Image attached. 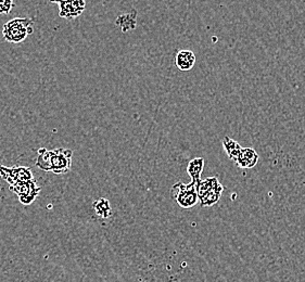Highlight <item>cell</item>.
Here are the masks:
<instances>
[{
    "label": "cell",
    "instance_id": "obj_1",
    "mask_svg": "<svg viewBox=\"0 0 305 282\" xmlns=\"http://www.w3.org/2000/svg\"><path fill=\"white\" fill-rule=\"evenodd\" d=\"M73 152L70 149L47 150L42 148L38 150L36 166L45 172H52L56 175L69 173L72 167Z\"/></svg>",
    "mask_w": 305,
    "mask_h": 282
},
{
    "label": "cell",
    "instance_id": "obj_2",
    "mask_svg": "<svg viewBox=\"0 0 305 282\" xmlns=\"http://www.w3.org/2000/svg\"><path fill=\"white\" fill-rule=\"evenodd\" d=\"M34 33V22L32 18L15 17L8 21L3 28L4 38L12 44H20Z\"/></svg>",
    "mask_w": 305,
    "mask_h": 282
},
{
    "label": "cell",
    "instance_id": "obj_3",
    "mask_svg": "<svg viewBox=\"0 0 305 282\" xmlns=\"http://www.w3.org/2000/svg\"><path fill=\"white\" fill-rule=\"evenodd\" d=\"M196 187L201 208L214 205L221 200L224 191V186L217 179V177H209L204 180L201 179V181Z\"/></svg>",
    "mask_w": 305,
    "mask_h": 282
},
{
    "label": "cell",
    "instance_id": "obj_4",
    "mask_svg": "<svg viewBox=\"0 0 305 282\" xmlns=\"http://www.w3.org/2000/svg\"><path fill=\"white\" fill-rule=\"evenodd\" d=\"M171 198H173L178 205L183 209H192L199 202L197 187L195 182L175 183L170 190Z\"/></svg>",
    "mask_w": 305,
    "mask_h": 282
},
{
    "label": "cell",
    "instance_id": "obj_5",
    "mask_svg": "<svg viewBox=\"0 0 305 282\" xmlns=\"http://www.w3.org/2000/svg\"><path fill=\"white\" fill-rule=\"evenodd\" d=\"M10 189L12 192L16 194L18 197V200H20L24 205H30V204H32L37 198L38 193L41 192V187L38 186L35 179L15 183L13 186H10Z\"/></svg>",
    "mask_w": 305,
    "mask_h": 282
},
{
    "label": "cell",
    "instance_id": "obj_6",
    "mask_svg": "<svg viewBox=\"0 0 305 282\" xmlns=\"http://www.w3.org/2000/svg\"><path fill=\"white\" fill-rule=\"evenodd\" d=\"M0 177L6 180L10 186L18 182H25L33 180V173L31 168L25 166L6 167L0 164Z\"/></svg>",
    "mask_w": 305,
    "mask_h": 282
},
{
    "label": "cell",
    "instance_id": "obj_7",
    "mask_svg": "<svg viewBox=\"0 0 305 282\" xmlns=\"http://www.w3.org/2000/svg\"><path fill=\"white\" fill-rule=\"evenodd\" d=\"M85 7V0H69V2L59 4V14L61 17L72 20L83 13Z\"/></svg>",
    "mask_w": 305,
    "mask_h": 282
},
{
    "label": "cell",
    "instance_id": "obj_8",
    "mask_svg": "<svg viewBox=\"0 0 305 282\" xmlns=\"http://www.w3.org/2000/svg\"><path fill=\"white\" fill-rule=\"evenodd\" d=\"M234 162L241 170H251L259 162V154L252 148H242Z\"/></svg>",
    "mask_w": 305,
    "mask_h": 282
},
{
    "label": "cell",
    "instance_id": "obj_9",
    "mask_svg": "<svg viewBox=\"0 0 305 282\" xmlns=\"http://www.w3.org/2000/svg\"><path fill=\"white\" fill-rule=\"evenodd\" d=\"M175 64L179 71L187 72L194 69L196 64V54L189 49L179 50L175 57Z\"/></svg>",
    "mask_w": 305,
    "mask_h": 282
},
{
    "label": "cell",
    "instance_id": "obj_10",
    "mask_svg": "<svg viewBox=\"0 0 305 282\" xmlns=\"http://www.w3.org/2000/svg\"><path fill=\"white\" fill-rule=\"evenodd\" d=\"M136 20H137V12L135 10H131L128 13L121 14L117 17L116 24L118 27L121 28L123 33H127L136 28Z\"/></svg>",
    "mask_w": 305,
    "mask_h": 282
},
{
    "label": "cell",
    "instance_id": "obj_11",
    "mask_svg": "<svg viewBox=\"0 0 305 282\" xmlns=\"http://www.w3.org/2000/svg\"><path fill=\"white\" fill-rule=\"evenodd\" d=\"M204 168V159L203 158H195L188 163L187 173L192 178V181L197 184L201 181V174Z\"/></svg>",
    "mask_w": 305,
    "mask_h": 282
},
{
    "label": "cell",
    "instance_id": "obj_12",
    "mask_svg": "<svg viewBox=\"0 0 305 282\" xmlns=\"http://www.w3.org/2000/svg\"><path fill=\"white\" fill-rule=\"evenodd\" d=\"M92 208L94 213H96V215L103 219H107L112 215L111 203L106 198H100L97 201H94Z\"/></svg>",
    "mask_w": 305,
    "mask_h": 282
},
{
    "label": "cell",
    "instance_id": "obj_13",
    "mask_svg": "<svg viewBox=\"0 0 305 282\" xmlns=\"http://www.w3.org/2000/svg\"><path fill=\"white\" fill-rule=\"evenodd\" d=\"M223 148L227 154L228 159L232 161H235L237 155L239 154V152L242 149V147L239 143H238L236 140L232 139L231 137H228V136H226V137L223 139Z\"/></svg>",
    "mask_w": 305,
    "mask_h": 282
},
{
    "label": "cell",
    "instance_id": "obj_14",
    "mask_svg": "<svg viewBox=\"0 0 305 282\" xmlns=\"http://www.w3.org/2000/svg\"><path fill=\"white\" fill-rule=\"evenodd\" d=\"M13 8V0H0V14L10 13Z\"/></svg>",
    "mask_w": 305,
    "mask_h": 282
}]
</instances>
